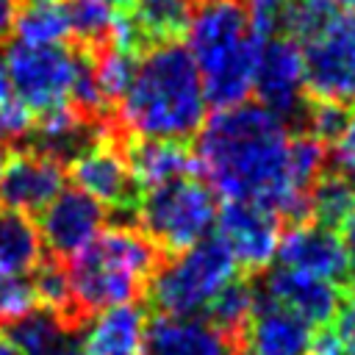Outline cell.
Wrapping results in <instances>:
<instances>
[{
	"label": "cell",
	"instance_id": "2",
	"mask_svg": "<svg viewBox=\"0 0 355 355\" xmlns=\"http://www.w3.org/2000/svg\"><path fill=\"white\" fill-rule=\"evenodd\" d=\"M205 89L189 47L169 42L139 55L114 125L144 139L189 141L205 122Z\"/></svg>",
	"mask_w": 355,
	"mask_h": 355
},
{
	"label": "cell",
	"instance_id": "5",
	"mask_svg": "<svg viewBox=\"0 0 355 355\" xmlns=\"http://www.w3.org/2000/svg\"><path fill=\"white\" fill-rule=\"evenodd\" d=\"M136 219L141 233L164 252L178 255L205 239L216 222V197L194 175H183L139 194Z\"/></svg>",
	"mask_w": 355,
	"mask_h": 355
},
{
	"label": "cell",
	"instance_id": "11",
	"mask_svg": "<svg viewBox=\"0 0 355 355\" xmlns=\"http://www.w3.org/2000/svg\"><path fill=\"white\" fill-rule=\"evenodd\" d=\"M216 239L230 250L236 266L258 275L269 269L277 252L280 216L258 202L227 200V205L216 211Z\"/></svg>",
	"mask_w": 355,
	"mask_h": 355
},
{
	"label": "cell",
	"instance_id": "30",
	"mask_svg": "<svg viewBox=\"0 0 355 355\" xmlns=\"http://www.w3.org/2000/svg\"><path fill=\"white\" fill-rule=\"evenodd\" d=\"M305 355H347V349H344L336 327L330 322H324V324H319L316 333H311Z\"/></svg>",
	"mask_w": 355,
	"mask_h": 355
},
{
	"label": "cell",
	"instance_id": "10",
	"mask_svg": "<svg viewBox=\"0 0 355 355\" xmlns=\"http://www.w3.org/2000/svg\"><path fill=\"white\" fill-rule=\"evenodd\" d=\"M252 92L261 105L269 108L283 122L302 119L305 111V86H302V50L288 36H266L258 47Z\"/></svg>",
	"mask_w": 355,
	"mask_h": 355
},
{
	"label": "cell",
	"instance_id": "36",
	"mask_svg": "<svg viewBox=\"0 0 355 355\" xmlns=\"http://www.w3.org/2000/svg\"><path fill=\"white\" fill-rule=\"evenodd\" d=\"M202 3H211V0H202Z\"/></svg>",
	"mask_w": 355,
	"mask_h": 355
},
{
	"label": "cell",
	"instance_id": "23",
	"mask_svg": "<svg viewBox=\"0 0 355 355\" xmlns=\"http://www.w3.org/2000/svg\"><path fill=\"white\" fill-rule=\"evenodd\" d=\"M14 33L36 44H69L72 0H19Z\"/></svg>",
	"mask_w": 355,
	"mask_h": 355
},
{
	"label": "cell",
	"instance_id": "25",
	"mask_svg": "<svg viewBox=\"0 0 355 355\" xmlns=\"http://www.w3.org/2000/svg\"><path fill=\"white\" fill-rule=\"evenodd\" d=\"M355 208V183L336 166H324L308 194V219L322 227H341Z\"/></svg>",
	"mask_w": 355,
	"mask_h": 355
},
{
	"label": "cell",
	"instance_id": "28",
	"mask_svg": "<svg viewBox=\"0 0 355 355\" xmlns=\"http://www.w3.org/2000/svg\"><path fill=\"white\" fill-rule=\"evenodd\" d=\"M336 322H330L347 349V355H355V275L341 286V300L336 308Z\"/></svg>",
	"mask_w": 355,
	"mask_h": 355
},
{
	"label": "cell",
	"instance_id": "34",
	"mask_svg": "<svg viewBox=\"0 0 355 355\" xmlns=\"http://www.w3.org/2000/svg\"><path fill=\"white\" fill-rule=\"evenodd\" d=\"M333 3L344 11H349V17H355V0H333Z\"/></svg>",
	"mask_w": 355,
	"mask_h": 355
},
{
	"label": "cell",
	"instance_id": "29",
	"mask_svg": "<svg viewBox=\"0 0 355 355\" xmlns=\"http://www.w3.org/2000/svg\"><path fill=\"white\" fill-rule=\"evenodd\" d=\"M333 161H336V169L344 172L355 183V108H352L341 136L333 141Z\"/></svg>",
	"mask_w": 355,
	"mask_h": 355
},
{
	"label": "cell",
	"instance_id": "35",
	"mask_svg": "<svg viewBox=\"0 0 355 355\" xmlns=\"http://www.w3.org/2000/svg\"><path fill=\"white\" fill-rule=\"evenodd\" d=\"M0 164H3V147H0Z\"/></svg>",
	"mask_w": 355,
	"mask_h": 355
},
{
	"label": "cell",
	"instance_id": "4",
	"mask_svg": "<svg viewBox=\"0 0 355 355\" xmlns=\"http://www.w3.org/2000/svg\"><path fill=\"white\" fill-rule=\"evenodd\" d=\"M189 53L200 69L205 100L216 108L244 103L252 92L261 36L252 33L239 0H211L194 8L189 22Z\"/></svg>",
	"mask_w": 355,
	"mask_h": 355
},
{
	"label": "cell",
	"instance_id": "15",
	"mask_svg": "<svg viewBox=\"0 0 355 355\" xmlns=\"http://www.w3.org/2000/svg\"><path fill=\"white\" fill-rule=\"evenodd\" d=\"M197 0H133L128 11L116 14L114 44L141 55L150 47L178 42L186 36Z\"/></svg>",
	"mask_w": 355,
	"mask_h": 355
},
{
	"label": "cell",
	"instance_id": "21",
	"mask_svg": "<svg viewBox=\"0 0 355 355\" xmlns=\"http://www.w3.org/2000/svg\"><path fill=\"white\" fill-rule=\"evenodd\" d=\"M22 355H78V330L69 327L58 313L33 308L0 327Z\"/></svg>",
	"mask_w": 355,
	"mask_h": 355
},
{
	"label": "cell",
	"instance_id": "3",
	"mask_svg": "<svg viewBox=\"0 0 355 355\" xmlns=\"http://www.w3.org/2000/svg\"><path fill=\"white\" fill-rule=\"evenodd\" d=\"M164 263V252L130 225L100 230L86 247L67 258V277L78 313L89 322L94 313L133 302Z\"/></svg>",
	"mask_w": 355,
	"mask_h": 355
},
{
	"label": "cell",
	"instance_id": "13",
	"mask_svg": "<svg viewBox=\"0 0 355 355\" xmlns=\"http://www.w3.org/2000/svg\"><path fill=\"white\" fill-rule=\"evenodd\" d=\"M105 208L80 189H61L39 211V233L53 258L67 261L86 247L103 227Z\"/></svg>",
	"mask_w": 355,
	"mask_h": 355
},
{
	"label": "cell",
	"instance_id": "8",
	"mask_svg": "<svg viewBox=\"0 0 355 355\" xmlns=\"http://www.w3.org/2000/svg\"><path fill=\"white\" fill-rule=\"evenodd\" d=\"M305 100L341 103L355 108V17L338 19L302 44Z\"/></svg>",
	"mask_w": 355,
	"mask_h": 355
},
{
	"label": "cell",
	"instance_id": "7",
	"mask_svg": "<svg viewBox=\"0 0 355 355\" xmlns=\"http://www.w3.org/2000/svg\"><path fill=\"white\" fill-rule=\"evenodd\" d=\"M78 72L75 44L11 42L0 58V75L14 97L36 119L55 108L72 105V83Z\"/></svg>",
	"mask_w": 355,
	"mask_h": 355
},
{
	"label": "cell",
	"instance_id": "22",
	"mask_svg": "<svg viewBox=\"0 0 355 355\" xmlns=\"http://www.w3.org/2000/svg\"><path fill=\"white\" fill-rule=\"evenodd\" d=\"M44 258V241L31 219L19 208L0 205V275L25 277Z\"/></svg>",
	"mask_w": 355,
	"mask_h": 355
},
{
	"label": "cell",
	"instance_id": "16",
	"mask_svg": "<svg viewBox=\"0 0 355 355\" xmlns=\"http://www.w3.org/2000/svg\"><path fill=\"white\" fill-rule=\"evenodd\" d=\"M311 324L291 308L263 297L255 288V305L241 333L247 355H305Z\"/></svg>",
	"mask_w": 355,
	"mask_h": 355
},
{
	"label": "cell",
	"instance_id": "24",
	"mask_svg": "<svg viewBox=\"0 0 355 355\" xmlns=\"http://www.w3.org/2000/svg\"><path fill=\"white\" fill-rule=\"evenodd\" d=\"M252 305H255V286L250 283V275H247V277H230L208 300V305L200 313H202V322H208L219 333L230 336L241 347V333L252 313Z\"/></svg>",
	"mask_w": 355,
	"mask_h": 355
},
{
	"label": "cell",
	"instance_id": "27",
	"mask_svg": "<svg viewBox=\"0 0 355 355\" xmlns=\"http://www.w3.org/2000/svg\"><path fill=\"white\" fill-rule=\"evenodd\" d=\"M288 0H244V11L250 19V28L255 36L266 39L280 31V19Z\"/></svg>",
	"mask_w": 355,
	"mask_h": 355
},
{
	"label": "cell",
	"instance_id": "17",
	"mask_svg": "<svg viewBox=\"0 0 355 355\" xmlns=\"http://www.w3.org/2000/svg\"><path fill=\"white\" fill-rule=\"evenodd\" d=\"M116 130V125H114ZM122 155L128 161V169L139 186V191H147L153 186H161L166 180L194 175L200 169L197 155L189 150L186 141L175 139H144V136H130L116 130Z\"/></svg>",
	"mask_w": 355,
	"mask_h": 355
},
{
	"label": "cell",
	"instance_id": "20",
	"mask_svg": "<svg viewBox=\"0 0 355 355\" xmlns=\"http://www.w3.org/2000/svg\"><path fill=\"white\" fill-rule=\"evenodd\" d=\"M147 313L136 302H122L89 319L78 338V355H141Z\"/></svg>",
	"mask_w": 355,
	"mask_h": 355
},
{
	"label": "cell",
	"instance_id": "12",
	"mask_svg": "<svg viewBox=\"0 0 355 355\" xmlns=\"http://www.w3.org/2000/svg\"><path fill=\"white\" fill-rule=\"evenodd\" d=\"M67 180V164L28 144L11 150L0 164V205L39 214Z\"/></svg>",
	"mask_w": 355,
	"mask_h": 355
},
{
	"label": "cell",
	"instance_id": "14",
	"mask_svg": "<svg viewBox=\"0 0 355 355\" xmlns=\"http://www.w3.org/2000/svg\"><path fill=\"white\" fill-rule=\"evenodd\" d=\"M275 255L280 258V266L330 280L336 286H344L352 277L344 241L336 236V230L322 227L311 219L291 222V227L280 233Z\"/></svg>",
	"mask_w": 355,
	"mask_h": 355
},
{
	"label": "cell",
	"instance_id": "31",
	"mask_svg": "<svg viewBox=\"0 0 355 355\" xmlns=\"http://www.w3.org/2000/svg\"><path fill=\"white\" fill-rule=\"evenodd\" d=\"M17 6H19V0H0V42H6V36L14 31Z\"/></svg>",
	"mask_w": 355,
	"mask_h": 355
},
{
	"label": "cell",
	"instance_id": "19",
	"mask_svg": "<svg viewBox=\"0 0 355 355\" xmlns=\"http://www.w3.org/2000/svg\"><path fill=\"white\" fill-rule=\"evenodd\" d=\"M147 355H239V341L219 333L208 322H197L191 316H164L155 319L144 330Z\"/></svg>",
	"mask_w": 355,
	"mask_h": 355
},
{
	"label": "cell",
	"instance_id": "9",
	"mask_svg": "<svg viewBox=\"0 0 355 355\" xmlns=\"http://www.w3.org/2000/svg\"><path fill=\"white\" fill-rule=\"evenodd\" d=\"M67 169L80 191L94 197L103 208L119 216H136L139 186L122 155L114 122H108L80 153L67 161Z\"/></svg>",
	"mask_w": 355,
	"mask_h": 355
},
{
	"label": "cell",
	"instance_id": "1",
	"mask_svg": "<svg viewBox=\"0 0 355 355\" xmlns=\"http://www.w3.org/2000/svg\"><path fill=\"white\" fill-rule=\"evenodd\" d=\"M291 133L261 103L219 108L197 141V164L227 200L258 202L280 219H308V191L291 169Z\"/></svg>",
	"mask_w": 355,
	"mask_h": 355
},
{
	"label": "cell",
	"instance_id": "6",
	"mask_svg": "<svg viewBox=\"0 0 355 355\" xmlns=\"http://www.w3.org/2000/svg\"><path fill=\"white\" fill-rule=\"evenodd\" d=\"M236 269L230 250L219 239H200L158 266L144 297L155 313L194 316L230 277H236Z\"/></svg>",
	"mask_w": 355,
	"mask_h": 355
},
{
	"label": "cell",
	"instance_id": "32",
	"mask_svg": "<svg viewBox=\"0 0 355 355\" xmlns=\"http://www.w3.org/2000/svg\"><path fill=\"white\" fill-rule=\"evenodd\" d=\"M341 230H344V250H347V258H349V269H352V275H355V208H352L349 216L344 219Z\"/></svg>",
	"mask_w": 355,
	"mask_h": 355
},
{
	"label": "cell",
	"instance_id": "18",
	"mask_svg": "<svg viewBox=\"0 0 355 355\" xmlns=\"http://www.w3.org/2000/svg\"><path fill=\"white\" fill-rule=\"evenodd\" d=\"M261 294L291 308L308 324H324V322H333V316H336V308L341 300V286L313 277V275H305V272L277 266L263 277Z\"/></svg>",
	"mask_w": 355,
	"mask_h": 355
},
{
	"label": "cell",
	"instance_id": "33",
	"mask_svg": "<svg viewBox=\"0 0 355 355\" xmlns=\"http://www.w3.org/2000/svg\"><path fill=\"white\" fill-rule=\"evenodd\" d=\"M97 3H103V6H108L111 11L122 14V11H128V8H130V3H133V0H97Z\"/></svg>",
	"mask_w": 355,
	"mask_h": 355
},
{
	"label": "cell",
	"instance_id": "26",
	"mask_svg": "<svg viewBox=\"0 0 355 355\" xmlns=\"http://www.w3.org/2000/svg\"><path fill=\"white\" fill-rule=\"evenodd\" d=\"M336 19H338V6L333 0H288L280 19V31L283 36L305 44L322 31H327Z\"/></svg>",
	"mask_w": 355,
	"mask_h": 355
}]
</instances>
